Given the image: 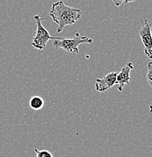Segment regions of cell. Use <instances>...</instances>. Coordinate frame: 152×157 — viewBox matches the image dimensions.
Here are the masks:
<instances>
[{
    "mask_svg": "<svg viewBox=\"0 0 152 157\" xmlns=\"http://www.w3.org/2000/svg\"><path fill=\"white\" fill-rule=\"evenodd\" d=\"M82 11L76 8L66 6L64 2L53 3L50 11V16L55 23L58 24L57 33H61L64 27L73 25L81 18Z\"/></svg>",
    "mask_w": 152,
    "mask_h": 157,
    "instance_id": "cell-1",
    "label": "cell"
},
{
    "mask_svg": "<svg viewBox=\"0 0 152 157\" xmlns=\"http://www.w3.org/2000/svg\"><path fill=\"white\" fill-rule=\"evenodd\" d=\"M52 45L56 48H62L68 53H79L80 45L83 43H92L93 40L86 36H76L73 38H64V37H52Z\"/></svg>",
    "mask_w": 152,
    "mask_h": 157,
    "instance_id": "cell-2",
    "label": "cell"
},
{
    "mask_svg": "<svg viewBox=\"0 0 152 157\" xmlns=\"http://www.w3.org/2000/svg\"><path fill=\"white\" fill-rule=\"evenodd\" d=\"M33 19L37 23V30L31 42V45L40 50H45L47 42L49 39H52V37L48 30L42 26V18H41L40 14L34 16Z\"/></svg>",
    "mask_w": 152,
    "mask_h": 157,
    "instance_id": "cell-3",
    "label": "cell"
},
{
    "mask_svg": "<svg viewBox=\"0 0 152 157\" xmlns=\"http://www.w3.org/2000/svg\"><path fill=\"white\" fill-rule=\"evenodd\" d=\"M140 39L144 45L145 55L149 59L152 58V40H151V25L146 17H143L139 28Z\"/></svg>",
    "mask_w": 152,
    "mask_h": 157,
    "instance_id": "cell-4",
    "label": "cell"
},
{
    "mask_svg": "<svg viewBox=\"0 0 152 157\" xmlns=\"http://www.w3.org/2000/svg\"><path fill=\"white\" fill-rule=\"evenodd\" d=\"M116 72H111L106 75L102 78H96L95 80V89L99 92H104L113 87L116 84V78H117Z\"/></svg>",
    "mask_w": 152,
    "mask_h": 157,
    "instance_id": "cell-5",
    "label": "cell"
},
{
    "mask_svg": "<svg viewBox=\"0 0 152 157\" xmlns=\"http://www.w3.org/2000/svg\"><path fill=\"white\" fill-rule=\"evenodd\" d=\"M134 66L133 63L131 62H128L120 72L117 74V78H116V83L118 84V90L119 91H123V88L125 85L130 84V71L133 70Z\"/></svg>",
    "mask_w": 152,
    "mask_h": 157,
    "instance_id": "cell-6",
    "label": "cell"
},
{
    "mask_svg": "<svg viewBox=\"0 0 152 157\" xmlns=\"http://www.w3.org/2000/svg\"><path fill=\"white\" fill-rule=\"evenodd\" d=\"M45 105L44 100L40 96H33L29 101V106L33 110H40Z\"/></svg>",
    "mask_w": 152,
    "mask_h": 157,
    "instance_id": "cell-7",
    "label": "cell"
},
{
    "mask_svg": "<svg viewBox=\"0 0 152 157\" xmlns=\"http://www.w3.org/2000/svg\"><path fill=\"white\" fill-rule=\"evenodd\" d=\"M146 78L150 87L152 86V62L149 61L147 65Z\"/></svg>",
    "mask_w": 152,
    "mask_h": 157,
    "instance_id": "cell-8",
    "label": "cell"
},
{
    "mask_svg": "<svg viewBox=\"0 0 152 157\" xmlns=\"http://www.w3.org/2000/svg\"><path fill=\"white\" fill-rule=\"evenodd\" d=\"M34 151L36 153V157H53L52 153L46 150H39L37 148L34 149Z\"/></svg>",
    "mask_w": 152,
    "mask_h": 157,
    "instance_id": "cell-9",
    "label": "cell"
},
{
    "mask_svg": "<svg viewBox=\"0 0 152 157\" xmlns=\"http://www.w3.org/2000/svg\"><path fill=\"white\" fill-rule=\"evenodd\" d=\"M127 1H125V2H123V1H120V2H117V1H114V3L115 4L116 6H120V4H122V3H127Z\"/></svg>",
    "mask_w": 152,
    "mask_h": 157,
    "instance_id": "cell-10",
    "label": "cell"
}]
</instances>
